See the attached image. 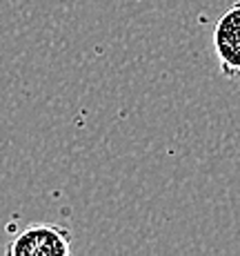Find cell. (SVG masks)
Returning a JSON list of instances; mask_svg holds the SVG:
<instances>
[{
    "instance_id": "1",
    "label": "cell",
    "mask_w": 240,
    "mask_h": 256,
    "mask_svg": "<svg viewBox=\"0 0 240 256\" xmlns=\"http://www.w3.org/2000/svg\"><path fill=\"white\" fill-rule=\"evenodd\" d=\"M4 256H73L71 232L58 223H29L7 240Z\"/></svg>"
},
{
    "instance_id": "2",
    "label": "cell",
    "mask_w": 240,
    "mask_h": 256,
    "mask_svg": "<svg viewBox=\"0 0 240 256\" xmlns=\"http://www.w3.org/2000/svg\"><path fill=\"white\" fill-rule=\"evenodd\" d=\"M214 54L220 74L229 80L240 74V4H232L214 27Z\"/></svg>"
}]
</instances>
